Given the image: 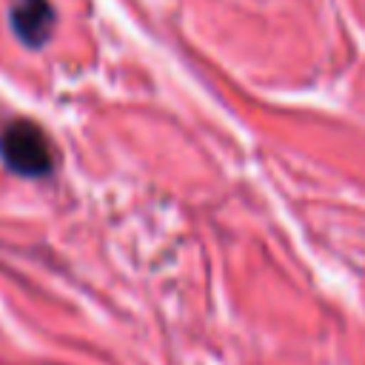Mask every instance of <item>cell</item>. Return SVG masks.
Instances as JSON below:
<instances>
[{"label": "cell", "mask_w": 365, "mask_h": 365, "mask_svg": "<svg viewBox=\"0 0 365 365\" xmlns=\"http://www.w3.org/2000/svg\"><path fill=\"white\" fill-rule=\"evenodd\" d=\"M3 163L23 177H46L54 168V148L40 125L31 120H14L0 134Z\"/></svg>", "instance_id": "obj_1"}, {"label": "cell", "mask_w": 365, "mask_h": 365, "mask_svg": "<svg viewBox=\"0 0 365 365\" xmlns=\"http://www.w3.org/2000/svg\"><path fill=\"white\" fill-rule=\"evenodd\" d=\"M11 29L26 46L40 48L54 31V9H51V3L48 0H14V6H11Z\"/></svg>", "instance_id": "obj_2"}]
</instances>
